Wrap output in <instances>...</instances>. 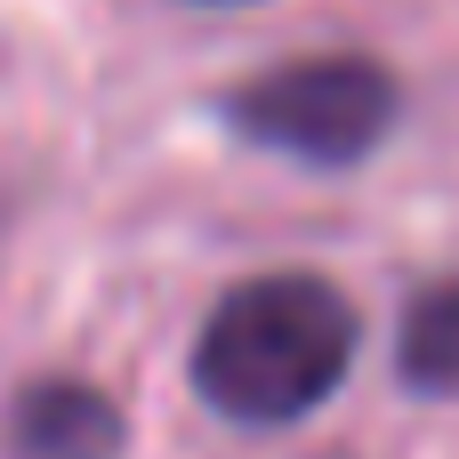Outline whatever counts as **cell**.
Listing matches in <instances>:
<instances>
[{
  "mask_svg": "<svg viewBox=\"0 0 459 459\" xmlns=\"http://www.w3.org/2000/svg\"><path fill=\"white\" fill-rule=\"evenodd\" d=\"M395 371H403V387H420V395H459V274L428 282V290L403 307Z\"/></svg>",
  "mask_w": 459,
  "mask_h": 459,
  "instance_id": "4",
  "label": "cell"
},
{
  "mask_svg": "<svg viewBox=\"0 0 459 459\" xmlns=\"http://www.w3.org/2000/svg\"><path fill=\"white\" fill-rule=\"evenodd\" d=\"M355 363V307L323 274L234 282L194 339V395L234 428H290Z\"/></svg>",
  "mask_w": 459,
  "mask_h": 459,
  "instance_id": "1",
  "label": "cell"
},
{
  "mask_svg": "<svg viewBox=\"0 0 459 459\" xmlns=\"http://www.w3.org/2000/svg\"><path fill=\"white\" fill-rule=\"evenodd\" d=\"M121 403L89 379H32L8 403V459H113Z\"/></svg>",
  "mask_w": 459,
  "mask_h": 459,
  "instance_id": "3",
  "label": "cell"
},
{
  "mask_svg": "<svg viewBox=\"0 0 459 459\" xmlns=\"http://www.w3.org/2000/svg\"><path fill=\"white\" fill-rule=\"evenodd\" d=\"M226 121L307 169H347L395 129V73L379 56H290L226 97Z\"/></svg>",
  "mask_w": 459,
  "mask_h": 459,
  "instance_id": "2",
  "label": "cell"
}]
</instances>
